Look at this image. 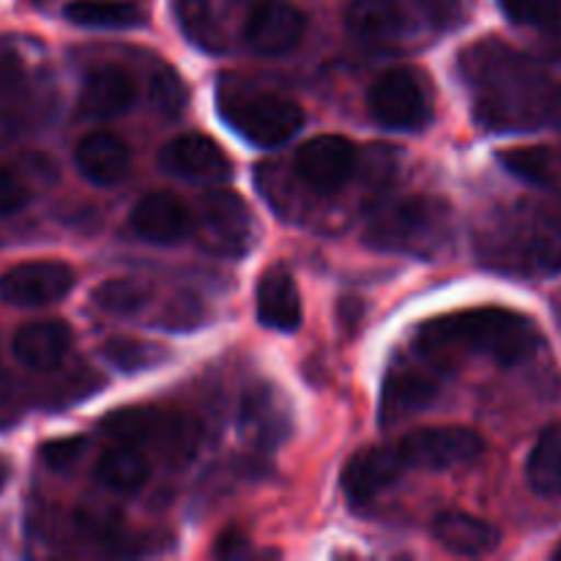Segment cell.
<instances>
[{"mask_svg": "<svg viewBox=\"0 0 561 561\" xmlns=\"http://www.w3.org/2000/svg\"><path fill=\"white\" fill-rule=\"evenodd\" d=\"M22 131V118L14 110H0V148L14 142Z\"/></svg>", "mask_w": 561, "mask_h": 561, "instance_id": "cell-35", "label": "cell"}, {"mask_svg": "<svg viewBox=\"0 0 561 561\" xmlns=\"http://www.w3.org/2000/svg\"><path fill=\"white\" fill-rule=\"evenodd\" d=\"M93 477L102 488L113 493H135L151 477V463H148L146 453L131 444H118L104 449L99 455L96 466H93Z\"/></svg>", "mask_w": 561, "mask_h": 561, "instance_id": "cell-22", "label": "cell"}, {"mask_svg": "<svg viewBox=\"0 0 561 561\" xmlns=\"http://www.w3.org/2000/svg\"><path fill=\"white\" fill-rule=\"evenodd\" d=\"M405 469H458V466L474 463L482 455L485 444L469 427H422L411 431L409 436L394 444Z\"/></svg>", "mask_w": 561, "mask_h": 561, "instance_id": "cell-8", "label": "cell"}, {"mask_svg": "<svg viewBox=\"0 0 561 561\" xmlns=\"http://www.w3.org/2000/svg\"><path fill=\"white\" fill-rule=\"evenodd\" d=\"M405 463L394 447H370L356 453L343 471V491L351 507H367L403 474Z\"/></svg>", "mask_w": 561, "mask_h": 561, "instance_id": "cell-14", "label": "cell"}, {"mask_svg": "<svg viewBox=\"0 0 561 561\" xmlns=\"http://www.w3.org/2000/svg\"><path fill=\"white\" fill-rule=\"evenodd\" d=\"M504 14L526 27H551L561 16V0H499Z\"/></svg>", "mask_w": 561, "mask_h": 561, "instance_id": "cell-30", "label": "cell"}, {"mask_svg": "<svg viewBox=\"0 0 561 561\" xmlns=\"http://www.w3.org/2000/svg\"><path fill=\"white\" fill-rule=\"evenodd\" d=\"M438 365L442 362L425 354H420V359L394 362L392 370L383 378L381 389L383 425H394L409 414L425 411V405H431L438 398V389H442V378L436 373Z\"/></svg>", "mask_w": 561, "mask_h": 561, "instance_id": "cell-10", "label": "cell"}, {"mask_svg": "<svg viewBox=\"0 0 561 561\" xmlns=\"http://www.w3.org/2000/svg\"><path fill=\"white\" fill-rule=\"evenodd\" d=\"M159 168L175 179L195 181V184H222L233 175L228 153L206 135L173 137L159 151Z\"/></svg>", "mask_w": 561, "mask_h": 561, "instance_id": "cell-12", "label": "cell"}, {"mask_svg": "<svg viewBox=\"0 0 561 561\" xmlns=\"http://www.w3.org/2000/svg\"><path fill=\"white\" fill-rule=\"evenodd\" d=\"M151 102L159 113L179 115L186 107V85L170 66H159L151 75Z\"/></svg>", "mask_w": 561, "mask_h": 561, "instance_id": "cell-29", "label": "cell"}, {"mask_svg": "<svg viewBox=\"0 0 561 561\" xmlns=\"http://www.w3.org/2000/svg\"><path fill=\"white\" fill-rule=\"evenodd\" d=\"M257 321L277 332H296L301 327V296L296 279L285 268H268L255 290Z\"/></svg>", "mask_w": 561, "mask_h": 561, "instance_id": "cell-19", "label": "cell"}, {"mask_svg": "<svg viewBox=\"0 0 561 561\" xmlns=\"http://www.w3.org/2000/svg\"><path fill=\"white\" fill-rule=\"evenodd\" d=\"M449 230V208L438 197L411 195L387 203L373 214L365 241L376 250L425 255L444 241Z\"/></svg>", "mask_w": 561, "mask_h": 561, "instance_id": "cell-5", "label": "cell"}, {"mask_svg": "<svg viewBox=\"0 0 561 561\" xmlns=\"http://www.w3.org/2000/svg\"><path fill=\"white\" fill-rule=\"evenodd\" d=\"M296 179L316 192H337L359 170V151L348 137L321 135L310 137L296 148Z\"/></svg>", "mask_w": 561, "mask_h": 561, "instance_id": "cell-9", "label": "cell"}, {"mask_svg": "<svg viewBox=\"0 0 561 561\" xmlns=\"http://www.w3.org/2000/svg\"><path fill=\"white\" fill-rule=\"evenodd\" d=\"M460 66L474 91L477 118L488 129L561 126V88L551 85L526 55L502 42H482L463 53Z\"/></svg>", "mask_w": 561, "mask_h": 561, "instance_id": "cell-1", "label": "cell"}, {"mask_svg": "<svg viewBox=\"0 0 561 561\" xmlns=\"http://www.w3.org/2000/svg\"><path fill=\"white\" fill-rule=\"evenodd\" d=\"M553 557H557V559H559V561H561V546H559V548H557V553H553Z\"/></svg>", "mask_w": 561, "mask_h": 561, "instance_id": "cell-38", "label": "cell"}, {"mask_svg": "<svg viewBox=\"0 0 561 561\" xmlns=\"http://www.w3.org/2000/svg\"><path fill=\"white\" fill-rule=\"evenodd\" d=\"M250 553H252L250 540H247V535H241V531L236 529L219 535L217 548H214V557L217 559H241V557H250Z\"/></svg>", "mask_w": 561, "mask_h": 561, "instance_id": "cell-34", "label": "cell"}, {"mask_svg": "<svg viewBox=\"0 0 561 561\" xmlns=\"http://www.w3.org/2000/svg\"><path fill=\"white\" fill-rule=\"evenodd\" d=\"M540 348V329L529 316L504 307H477L427 321L416 334V351L444 362L447 351H471L502 367H515Z\"/></svg>", "mask_w": 561, "mask_h": 561, "instance_id": "cell-2", "label": "cell"}, {"mask_svg": "<svg viewBox=\"0 0 561 561\" xmlns=\"http://www.w3.org/2000/svg\"><path fill=\"white\" fill-rule=\"evenodd\" d=\"M75 272L60 261H27L0 277V299L14 307H44L66 299Z\"/></svg>", "mask_w": 561, "mask_h": 561, "instance_id": "cell-11", "label": "cell"}, {"mask_svg": "<svg viewBox=\"0 0 561 561\" xmlns=\"http://www.w3.org/2000/svg\"><path fill=\"white\" fill-rule=\"evenodd\" d=\"M9 398H11V378L9 373H5L3 362H0V405L9 403Z\"/></svg>", "mask_w": 561, "mask_h": 561, "instance_id": "cell-36", "label": "cell"}, {"mask_svg": "<svg viewBox=\"0 0 561 561\" xmlns=\"http://www.w3.org/2000/svg\"><path fill=\"white\" fill-rule=\"evenodd\" d=\"M137 99L135 80L121 66H96L82 80L77 110L93 121H107L131 110Z\"/></svg>", "mask_w": 561, "mask_h": 561, "instance_id": "cell-15", "label": "cell"}, {"mask_svg": "<svg viewBox=\"0 0 561 561\" xmlns=\"http://www.w3.org/2000/svg\"><path fill=\"white\" fill-rule=\"evenodd\" d=\"M148 296H151V290L140 279L118 277L96 285L91 299L99 310H107L113 316H131V312L142 310L148 305Z\"/></svg>", "mask_w": 561, "mask_h": 561, "instance_id": "cell-26", "label": "cell"}, {"mask_svg": "<svg viewBox=\"0 0 561 561\" xmlns=\"http://www.w3.org/2000/svg\"><path fill=\"white\" fill-rule=\"evenodd\" d=\"M307 20L294 3L261 0L244 22V42L257 55H285L305 38Z\"/></svg>", "mask_w": 561, "mask_h": 561, "instance_id": "cell-13", "label": "cell"}, {"mask_svg": "<svg viewBox=\"0 0 561 561\" xmlns=\"http://www.w3.org/2000/svg\"><path fill=\"white\" fill-rule=\"evenodd\" d=\"M236 3H247V0H236Z\"/></svg>", "mask_w": 561, "mask_h": 561, "instance_id": "cell-39", "label": "cell"}, {"mask_svg": "<svg viewBox=\"0 0 561 561\" xmlns=\"http://www.w3.org/2000/svg\"><path fill=\"white\" fill-rule=\"evenodd\" d=\"M219 113L244 140L263 148H274L294 140L301 126H305V110L294 99L239 85V82H222V88H219Z\"/></svg>", "mask_w": 561, "mask_h": 561, "instance_id": "cell-4", "label": "cell"}, {"mask_svg": "<svg viewBox=\"0 0 561 561\" xmlns=\"http://www.w3.org/2000/svg\"><path fill=\"white\" fill-rule=\"evenodd\" d=\"M71 348V329L66 321H33L14 334L16 362L27 370H55Z\"/></svg>", "mask_w": 561, "mask_h": 561, "instance_id": "cell-18", "label": "cell"}, {"mask_svg": "<svg viewBox=\"0 0 561 561\" xmlns=\"http://www.w3.org/2000/svg\"><path fill=\"white\" fill-rule=\"evenodd\" d=\"M88 442L82 436H66L55 438V442H47L42 447V460L53 471H71L85 455Z\"/></svg>", "mask_w": 561, "mask_h": 561, "instance_id": "cell-31", "label": "cell"}, {"mask_svg": "<svg viewBox=\"0 0 561 561\" xmlns=\"http://www.w3.org/2000/svg\"><path fill=\"white\" fill-rule=\"evenodd\" d=\"M409 25L403 0H351L345 9V27L359 42L389 44Z\"/></svg>", "mask_w": 561, "mask_h": 561, "instance_id": "cell-20", "label": "cell"}, {"mask_svg": "<svg viewBox=\"0 0 561 561\" xmlns=\"http://www.w3.org/2000/svg\"><path fill=\"white\" fill-rule=\"evenodd\" d=\"M370 115L394 131H420L433 118V99L425 77L409 66H398L378 77L367 93Z\"/></svg>", "mask_w": 561, "mask_h": 561, "instance_id": "cell-6", "label": "cell"}, {"mask_svg": "<svg viewBox=\"0 0 561 561\" xmlns=\"http://www.w3.org/2000/svg\"><path fill=\"white\" fill-rule=\"evenodd\" d=\"M203 321V310L195 296H179L168 305V312L162 316L164 329H192Z\"/></svg>", "mask_w": 561, "mask_h": 561, "instance_id": "cell-33", "label": "cell"}, {"mask_svg": "<svg viewBox=\"0 0 561 561\" xmlns=\"http://www.w3.org/2000/svg\"><path fill=\"white\" fill-rule=\"evenodd\" d=\"M197 233L203 247L217 255H247L255 236V222L244 197L228 190H208L197 206Z\"/></svg>", "mask_w": 561, "mask_h": 561, "instance_id": "cell-7", "label": "cell"}, {"mask_svg": "<svg viewBox=\"0 0 561 561\" xmlns=\"http://www.w3.org/2000/svg\"><path fill=\"white\" fill-rule=\"evenodd\" d=\"M526 480L537 496L561 493V422L548 425L526 460Z\"/></svg>", "mask_w": 561, "mask_h": 561, "instance_id": "cell-24", "label": "cell"}, {"mask_svg": "<svg viewBox=\"0 0 561 561\" xmlns=\"http://www.w3.org/2000/svg\"><path fill=\"white\" fill-rule=\"evenodd\" d=\"M499 162L504 164L507 173L526 181V184L548 186L557 181V162H553V153L542 146L510 148V151L499 153Z\"/></svg>", "mask_w": 561, "mask_h": 561, "instance_id": "cell-25", "label": "cell"}, {"mask_svg": "<svg viewBox=\"0 0 561 561\" xmlns=\"http://www.w3.org/2000/svg\"><path fill=\"white\" fill-rule=\"evenodd\" d=\"M104 359L110 362L113 367L124 373H140L148 370V367H157L159 362L164 359V348L151 343H140V340H129V337H113L107 345L102 348Z\"/></svg>", "mask_w": 561, "mask_h": 561, "instance_id": "cell-27", "label": "cell"}, {"mask_svg": "<svg viewBox=\"0 0 561 561\" xmlns=\"http://www.w3.org/2000/svg\"><path fill=\"white\" fill-rule=\"evenodd\" d=\"M66 20L96 31H129L146 25V9L137 0H71Z\"/></svg>", "mask_w": 561, "mask_h": 561, "instance_id": "cell-23", "label": "cell"}, {"mask_svg": "<svg viewBox=\"0 0 561 561\" xmlns=\"http://www.w3.org/2000/svg\"><path fill=\"white\" fill-rule=\"evenodd\" d=\"M102 433L118 444L153 449L164 463L184 466L201 449L203 431L197 420L162 409H118L102 420Z\"/></svg>", "mask_w": 561, "mask_h": 561, "instance_id": "cell-3", "label": "cell"}, {"mask_svg": "<svg viewBox=\"0 0 561 561\" xmlns=\"http://www.w3.org/2000/svg\"><path fill=\"white\" fill-rule=\"evenodd\" d=\"M3 482H5V466L3 460H0V488H3Z\"/></svg>", "mask_w": 561, "mask_h": 561, "instance_id": "cell-37", "label": "cell"}, {"mask_svg": "<svg viewBox=\"0 0 561 561\" xmlns=\"http://www.w3.org/2000/svg\"><path fill=\"white\" fill-rule=\"evenodd\" d=\"M244 427L250 436H268V442H277L279 438V409L268 389H255L244 400Z\"/></svg>", "mask_w": 561, "mask_h": 561, "instance_id": "cell-28", "label": "cell"}, {"mask_svg": "<svg viewBox=\"0 0 561 561\" xmlns=\"http://www.w3.org/2000/svg\"><path fill=\"white\" fill-rule=\"evenodd\" d=\"M33 190L16 170L0 168V217L20 214L31 203Z\"/></svg>", "mask_w": 561, "mask_h": 561, "instance_id": "cell-32", "label": "cell"}, {"mask_svg": "<svg viewBox=\"0 0 561 561\" xmlns=\"http://www.w3.org/2000/svg\"><path fill=\"white\" fill-rule=\"evenodd\" d=\"M77 170L96 186H115L129 175L131 151L110 131H91L75 148Z\"/></svg>", "mask_w": 561, "mask_h": 561, "instance_id": "cell-17", "label": "cell"}, {"mask_svg": "<svg viewBox=\"0 0 561 561\" xmlns=\"http://www.w3.org/2000/svg\"><path fill=\"white\" fill-rule=\"evenodd\" d=\"M131 230L148 244H175L192 228L190 208L170 192H151L131 208Z\"/></svg>", "mask_w": 561, "mask_h": 561, "instance_id": "cell-16", "label": "cell"}, {"mask_svg": "<svg viewBox=\"0 0 561 561\" xmlns=\"http://www.w3.org/2000/svg\"><path fill=\"white\" fill-rule=\"evenodd\" d=\"M433 537L438 546L458 557H485L499 546V531L488 520L463 510H447L433 520Z\"/></svg>", "mask_w": 561, "mask_h": 561, "instance_id": "cell-21", "label": "cell"}]
</instances>
